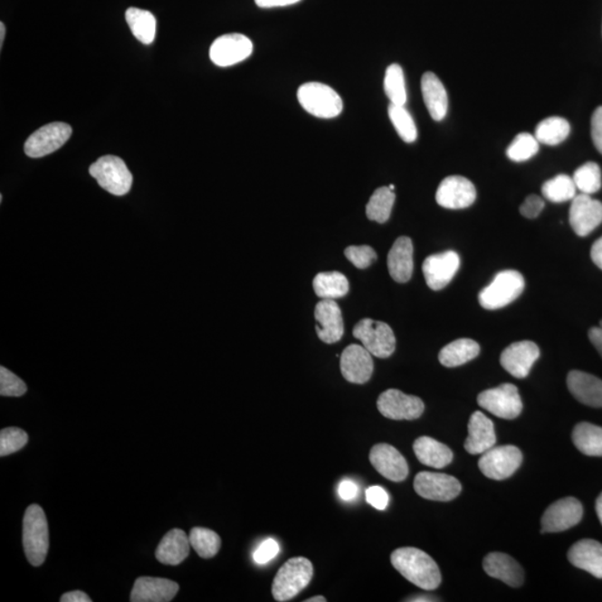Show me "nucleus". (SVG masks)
<instances>
[{
    "mask_svg": "<svg viewBox=\"0 0 602 602\" xmlns=\"http://www.w3.org/2000/svg\"><path fill=\"white\" fill-rule=\"evenodd\" d=\"M392 565L406 580L425 590L441 585L440 568L427 553L417 548H399L391 556Z\"/></svg>",
    "mask_w": 602,
    "mask_h": 602,
    "instance_id": "nucleus-1",
    "label": "nucleus"
},
{
    "mask_svg": "<svg viewBox=\"0 0 602 602\" xmlns=\"http://www.w3.org/2000/svg\"><path fill=\"white\" fill-rule=\"evenodd\" d=\"M23 544L28 562L40 567L45 562L50 549V532L44 510L32 504L27 508L23 521Z\"/></svg>",
    "mask_w": 602,
    "mask_h": 602,
    "instance_id": "nucleus-2",
    "label": "nucleus"
},
{
    "mask_svg": "<svg viewBox=\"0 0 602 602\" xmlns=\"http://www.w3.org/2000/svg\"><path fill=\"white\" fill-rule=\"evenodd\" d=\"M314 576V568L308 559L292 558L277 572L272 582L274 600L285 602L295 598L298 594L311 584Z\"/></svg>",
    "mask_w": 602,
    "mask_h": 602,
    "instance_id": "nucleus-3",
    "label": "nucleus"
},
{
    "mask_svg": "<svg viewBox=\"0 0 602 602\" xmlns=\"http://www.w3.org/2000/svg\"><path fill=\"white\" fill-rule=\"evenodd\" d=\"M297 98L302 109L316 118L334 119L343 112V100L329 85L316 81L302 84L298 89Z\"/></svg>",
    "mask_w": 602,
    "mask_h": 602,
    "instance_id": "nucleus-4",
    "label": "nucleus"
},
{
    "mask_svg": "<svg viewBox=\"0 0 602 602\" xmlns=\"http://www.w3.org/2000/svg\"><path fill=\"white\" fill-rule=\"evenodd\" d=\"M526 282L521 273L515 271L501 272L488 287L482 289L480 305L488 311L501 310L521 295Z\"/></svg>",
    "mask_w": 602,
    "mask_h": 602,
    "instance_id": "nucleus-5",
    "label": "nucleus"
},
{
    "mask_svg": "<svg viewBox=\"0 0 602 602\" xmlns=\"http://www.w3.org/2000/svg\"><path fill=\"white\" fill-rule=\"evenodd\" d=\"M90 175L100 187L113 196H125L131 190L133 177L122 158L114 156L100 158L90 167Z\"/></svg>",
    "mask_w": 602,
    "mask_h": 602,
    "instance_id": "nucleus-6",
    "label": "nucleus"
},
{
    "mask_svg": "<svg viewBox=\"0 0 602 602\" xmlns=\"http://www.w3.org/2000/svg\"><path fill=\"white\" fill-rule=\"evenodd\" d=\"M353 335L375 358H387L397 349L394 331L387 322L365 318L356 324Z\"/></svg>",
    "mask_w": 602,
    "mask_h": 602,
    "instance_id": "nucleus-7",
    "label": "nucleus"
},
{
    "mask_svg": "<svg viewBox=\"0 0 602 602\" xmlns=\"http://www.w3.org/2000/svg\"><path fill=\"white\" fill-rule=\"evenodd\" d=\"M523 455L517 446H493L482 454L479 469L486 478L502 481L512 476L522 464Z\"/></svg>",
    "mask_w": 602,
    "mask_h": 602,
    "instance_id": "nucleus-8",
    "label": "nucleus"
},
{
    "mask_svg": "<svg viewBox=\"0 0 602 602\" xmlns=\"http://www.w3.org/2000/svg\"><path fill=\"white\" fill-rule=\"evenodd\" d=\"M478 404L485 411L503 420H514L523 409L519 389L513 384H502L499 387L486 389L479 395Z\"/></svg>",
    "mask_w": 602,
    "mask_h": 602,
    "instance_id": "nucleus-9",
    "label": "nucleus"
},
{
    "mask_svg": "<svg viewBox=\"0 0 602 602\" xmlns=\"http://www.w3.org/2000/svg\"><path fill=\"white\" fill-rule=\"evenodd\" d=\"M377 408L383 416L394 421H413L422 416L425 406L420 397L387 389L379 395Z\"/></svg>",
    "mask_w": 602,
    "mask_h": 602,
    "instance_id": "nucleus-10",
    "label": "nucleus"
},
{
    "mask_svg": "<svg viewBox=\"0 0 602 602\" xmlns=\"http://www.w3.org/2000/svg\"><path fill=\"white\" fill-rule=\"evenodd\" d=\"M414 489L424 499L449 502L459 497L462 485L454 476L435 473V472H420L414 480Z\"/></svg>",
    "mask_w": 602,
    "mask_h": 602,
    "instance_id": "nucleus-11",
    "label": "nucleus"
},
{
    "mask_svg": "<svg viewBox=\"0 0 602 602\" xmlns=\"http://www.w3.org/2000/svg\"><path fill=\"white\" fill-rule=\"evenodd\" d=\"M72 132L73 131L69 124L62 122L47 124L27 139L25 153L33 158L54 153L69 141Z\"/></svg>",
    "mask_w": 602,
    "mask_h": 602,
    "instance_id": "nucleus-12",
    "label": "nucleus"
},
{
    "mask_svg": "<svg viewBox=\"0 0 602 602\" xmlns=\"http://www.w3.org/2000/svg\"><path fill=\"white\" fill-rule=\"evenodd\" d=\"M253 42L243 33H226L216 38L210 47V59L220 67H229L247 60L253 54Z\"/></svg>",
    "mask_w": 602,
    "mask_h": 602,
    "instance_id": "nucleus-13",
    "label": "nucleus"
},
{
    "mask_svg": "<svg viewBox=\"0 0 602 602\" xmlns=\"http://www.w3.org/2000/svg\"><path fill=\"white\" fill-rule=\"evenodd\" d=\"M438 205L445 209L469 208L476 200V189L469 179L461 176L445 177L438 186L436 196Z\"/></svg>",
    "mask_w": 602,
    "mask_h": 602,
    "instance_id": "nucleus-14",
    "label": "nucleus"
},
{
    "mask_svg": "<svg viewBox=\"0 0 602 602\" xmlns=\"http://www.w3.org/2000/svg\"><path fill=\"white\" fill-rule=\"evenodd\" d=\"M584 515V509L579 500L565 498L558 500L544 512L541 524L542 533H556L566 531L577 526Z\"/></svg>",
    "mask_w": 602,
    "mask_h": 602,
    "instance_id": "nucleus-15",
    "label": "nucleus"
},
{
    "mask_svg": "<svg viewBox=\"0 0 602 602\" xmlns=\"http://www.w3.org/2000/svg\"><path fill=\"white\" fill-rule=\"evenodd\" d=\"M460 264V256L453 250L427 257L422 267L427 286L432 291H442L455 277Z\"/></svg>",
    "mask_w": 602,
    "mask_h": 602,
    "instance_id": "nucleus-16",
    "label": "nucleus"
},
{
    "mask_svg": "<svg viewBox=\"0 0 602 602\" xmlns=\"http://www.w3.org/2000/svg\"><path fill=\"white\" fill-rule=\"evenodd\" d=\"M569 220L576 234L587 237L602 223L601 202L592 199L589 195L576 196L570 206Z\"/></svg>",
    "mask_w": 602,
    "mask_h": 602,
    "instance_id": "nucleus-17",
    "label": "nucleus"
},
{
    "mask_svg": "<svg viewBox=\"0 0 602 602\" xmlns=\"http://www.w3.org/2000/svg\"><path fill=\"white\" fill-rule=\"evenodd\" d=\"M540 349L530 340L518 341L507 347L501 354V365L513 377L526 378L537 359Z\"/></svg>",
    "mask_w": 602,
    "mask_h": 602,
    "instance_id": "nucleus-18",
    "label": "nucleus"
},
{
    "mask_svg": "<svg viewBox=\"0 0 602 602\" xmlns=\"http://www.w3.org/2000/svg\"><path fill=\"white\" fill-rule=\"evenodd\" d=\"M372 354L364 346L351 344L340 356V370L347 382L368 383L374 372Z\"/></svg>",
    "mask_w": 602,
    "mask_h": 602,
    "instance_id": "nucleus-19",
    "label": "nucleus"
},
{
    "mask_svg": "<svg viewBox=\"0 0 602 602\" xmlns=\"http://www.w3.org/2000/svg\"><path fill=\"white\" fill-rule=\"evenodd\" d=\"M370 463L380 475L393 482H402L408 476V464L406 457L394 446L377 444L369 453Z\"/></svg>",
    "mask_w": 602,
    "mask_h": 602,
    "instance_id": "nucleus-20",
    "label": "nucleus"
},
{
    "mask_svg": "<svg viewBox=\"0 0 602 602\" xmlns=\"http://www.w3.org/2000/svg\"><path fill=\"white\" fill-rule=\"evenodd\" d=\"M316 332L321 341L335 344L344 335V320L341 311L335 301L321 300L315 308Z\"/></svg>",
    "mask_w": 602,
    "mask_h": 602,
    "instance_id": "nucleus-21",
    "label": "nucleus"
},
{
    "mask_svg": "<svg viewBox=\"0 0 602 602\" xmlns=\"http://www.w3.org/2000/svg\"><path fill=\"white\" fill-rule=\"evenodd\" d=\"M179 591L177 582L163 578L141 577L134 584L132 602H168L175 599Z\"/></svg>",
    "mask_w": 602,
    "mask_h": 602,
    "instance_id": "nucleus-22",
    "label": "nucleus"
},
{
    "mask_svg": "<svg viewBox=\"0 0 602 602\" xmlns=\"http://www.w3.org/2000/svg\"><path fill=\"white\" fill-rule=\"evenodd\" d=\"M497 443L494 424L482 412L472 414L469 422V436L465 441V450L472 455L483 454L492 449Z\"/></svg>",
    "mask_w": 602,
    "mask_h": 602,
    "instance_id": "nucleus-23",
    "label": "nucleus"
},
{
    "mask_svg": "<svg viewBox=\"0 0 602 602\" xmlns=\"http://www.w3.org/2000/svg\"><path fill=\"white\" fill-rule=\"evenodd\" d=\"M573 397L587 406L602 407V380L594 375L572 370L567 377Z\"/></svg>",
    "mask_w": 602,
    "mask_h": 602,
    "instance_id": "nucleus-24",
    "label": "nucleus"
},
{
    "mask_svg": "<svg viewBox=\"0 0 602 602\" xmlns=\"http://www.w3.org/2000/svg\"><path fill=\"white\" fill-rule=\"evenodd\" d=\"M483 569L490 577L503 581L510 587L518 588L522 586L524 581L522 567L505 553H489L484 558Z\"/></svg>",
    "mask_w": 602,
    "mask_h": 602,
    "instance_id": "nucleus-25",
    "label": "nucleus"
},
{
    "mask_svg": "<svg viewBox=\"0 0 602 602\" xmlns=\"http://www.w3.org/2000/svg\"><path fill=\"white\" fill-rule=\"evenodd\" d=\"M413 243L411 238L399 237L389 250L387 267L395 282L406 283L412 278L414 271Z\"/></svg>",
    "mask_w": 602,
    "mask_h": 602,
    "instance_id": "nucleus-26",
    "label": "nucleus"
},
{
    "mask_svg": "<svg viewBox=\"0 0 602 602\" xmlns=\"http://www.w3.org/2000/svg\"><path fill=\"white\" fill-rule=\"evenodd\" d=\"M568 559L573 566L591 573L602 579V544L598 541L585 539L573 544Z\"/></svg>",
    "mask_w": 602,
    "mask_h": 602,
    "instance_id": "nucleus-27",
    "label": "nucleus"
},
{
    "mask_svg": "<svg viewBox=\"0 0 602 602\" xmlns=\"http://www.w3.org/2000/svg\"><path fill=\"white\" fill-rule=\"evenodd\" d=\"M190 547L189 536L183 530L173 529L158 544L156 557L163 565H180L189 556Z\"/></svg>",
    "mask_w": 602,
    "mask_h": 602,
    "instance_id": "nucleus-28",
    "label": "nucleus"
},
{
    "mask_svg": "<svg viewBox=\"0 0 602 602\" xmlns=\"http://www.w3.org/2000/svg\"><path fill=\"white\" fill-rule=\"evenodd\" d=\"M421 88L428 113L433 119L440 122L446 117L449 109V99L444 85L435 73L427 72L422 77Z\"/></svg>",
    "mask_w": 602,
    "mask_h": 602,
    "instance_id": "nucleus-29",
    "label": "nucleus"
},
{
    "mask_svg": "<svg viewBox=\"0 0 602 602\" xmlns=\"http://www.w3.org/2000/svg\"><path fill=\"white\" fill-rule=\"evenodd\" d=\"M413 450L422 464L435 469H443L453 461V452L450 447L432 437H418L414 442Z\"/></svg>",
    "mask_w": 602,
    "mask_h": 602,
    "instance_id": "nucleus-30",
    "label": "nucleus"
},
{
    "mask_svg": "<svg viewBox=\"0 0 602 602\" xmlns=\"http://www.w3.org/2000/svg\"><path fill=\"white\" fill-rule=\"evenodd\" d=\"M480 350V345L475 340L460 339L443 347L440 354H438V360L445 368H459V366L478 358Z\"/></svg>",
    "mask_w": 602,
    "mask_h": 602,
    "instance_id": "nucleus-31",
    "label": "nucleus"
},
{
    "mask_svg": "<svg viewBox=\"0 0 602 602\" xmlns=\"http://www.w3.org/2000/svg\"><path fill=\"white\" fill-rule=\"evenodd\" d=\"M317 297L321 300L335 301L347 295L349 283L345 274L339 272L318 273L312 282Z\"/></svg>",
    "mask_w": 602,
    "mask_h": 602,
    "instance_id": "nucleus-32",
    "label": "nucleus"
},
{
    "mask_svg": "<svg viewBox=\"0 0 602 602\" xmlns=\"http://www.w3.org/2000/svg\"><path fill=\"white\" fill-rule=\"evenodd\" d=\"M125 18L138 41L142 44H152L157 33V19L152 13L139 8H129Z\"/></svg>",
    "mask_w": 602,
    "mask_h": 602,
    "instance_id": "nucleus-33",
    "label": "nucleus"
},
{
    "mask_svg": "<svg viewBox=\"0 0 602 602\" xmlns=\"http://www.w3.org/2000/svg\"><path fill=\"white\" fill-rule=\"evenodd\" d=\"M573 444L588 456H602V427L580 423L572 432Z\"/></svg>",
    "mask_w": 602,
    "mask_h": 602,
    "instance_id": "nucleus-34",
    "label": "nucleus"
},
{
    "mask_svg": "<svg viewBox=\"0 0 602 602\" xmlns=\"http://www.w3.org/2000/svg\"><path fill=\"white\" fill-rule=\"evenodd\" d=\"M570 131V124L566 119L552 117L538 124L534 137L539 143L555 147L565 141L569 137Z\"/></svg>",
    "mask_w": 602,
    "mask_h": 602,
    "instance_id": "nucleus-35",
    "label": "nucleus"
},
{
    "mask_svg": "<svg viewBox=\"0 0 602 602\" xmlns=\"http://www.w3.org/2000/svg\"><path fill=\"white\" fill-rule=\"evenodd\" d=\"M394 191L388 186L379 187L370 196L368 205H366V215L372 221L378 224H385L391 216L395 202Z\"/></svg>",
    "mask_w": 602,
    "mask_h": 602,
    "instance_id": "nucleus-36",
    "label": "nucleus"
},
{
    "mask_svg": "<svg viewBox=\"0 0 602 602\" xmlns=\"http://www.w3.org/2000/svg\"><path fill=\"white\" fill-rule=\"evenodd\" d=\"M384 91L392 104L406 106L407 100L406 77L402 67L398 64L387 67L384 79Z\"/></svg>",
    "mask_w": 602,
    "mask_h": 602,
    "instance_id": "nucleus-37",
    "label": "nucleus"
},
{
    "mask_svg": "<svg viewBox=\"0 0 602 602\" xmlns=\"http://www.w3.org/2000/svg\"><path fill=\"white\" fill-rule=\"evenodd\" d=\"M542 195L547 200L562 204L572 201L577 196V186L572 177L567 175H559L551 180L543 183Z\"/></svg>",
    "mask_w": 602,
    "mask_h": 602,
    "instance_id": "nucleus-38",
    "label": "nucleus"
},
{
    "mask_svg": "<svg viewBox=\"0 0 602 602\" xmlns=\"http://www.w3.org/2000/svg\"><path fill=\"white\" fill-rule=\"evenodd\" d=\"M191 547L204 559L214 558L219 552L221 539L218 533L205 528H194L189 534Z\"/></svg>",
    "mask_w": 602,
    "mask_h": 602,
    "instance_id": "nucleus-39",
    "label": "nucleus"
},
{
    "mask_svg": "<svg viewBox=\"0 0 602 602\" xmlns=\"http://www.w3.org/2000/svg\"><path fill=\"white\" fill-rule=\"evenodd\" d=\"M388 117L404 142L413 143L417 139V128L411 113L403 105L389 104Z\"/></svg>",
    "mask_w": 602,
    "mask_h": 602,
    "instance_id": "nucleus-40",
    "label": "nucleus"
},
{
    "mask_svg": "<svg viewBox=\"0 0 602 602\" xmlns=\"http://www.w3.org/2000/svg\"><path fill=\"white\" fill-rule=\"evenodd\" d=\"M572 179L581 194L594 195L601 189L600 167L595 162L585 163L573 173Z\"/></svg>",
    "mask_w": 602,
    "mask_h": 602,
    "instance_id": "nucleus-41",
    "label": "nucleus"
},
{
    "mask_svg": "<svg viewBox=\"0 0 602 602\" xmlns=\"http://www.w3.org/2000/svg\"><path fill=\"white\" fill-rule=\"evenodd\" d=\"M539 151V142L536 137L530 133H520L510 144L507 156L513 162H524L536 156Z\"/></svg>",
    "mask_w": 602,
    "mask_h": 602,
    "instance_id": "nucleus-42",
    "label": "nucleus"
},
{
    "mask_svg": "<svg viewBox=\"0 0 602 602\" xmlns=\"http://www.w3.org/2000/svg\"><path fill=\"white\" fill-rule=\"evenodd\" d=\"M28 443L25 431L18 427L4 428L0 432V456H7L21 451Z\"/></svg>",
    "mask_w": 602,
    "mask_h": 602,
    "instance_id": "nucleus-43",
    "label": "nucleus"
},
{
    "mask_svg": "<svg viewBox=\"0 0 602 602\" xmlns=\"http://www.w3.org/2000/svg\"><path fill=\"white\" fill-rule=\"evenodd\" d=\"M27 392L26 384L11 370L0 368V395L2 397H23Z\"/></svg>",
    "mask_w": 602,
    "mask_h": 602,
    "instance_id": "nucleus-44",
    "label": "nucleus"
},
{
    "mask_svg": "<svg viewBox=\"0 0 602 602\" xmlns=\"http://www.w3.org/2000/svg\"><path fill=\"white\" fill-rule=\"evenodd\" d=\"M345 256L358 269L372 266L377 259V253L369 245H349L345 249Z\"/></svg>",
    "mask_w": 602,
    "mask_h": 602,
    "instance_id": "nucleus-45",
    "label": "nucleus"
},
{
    "mask_svg": "<svg viewBox=\"0 0 602 602\" xmlns=\"http://www.w3.org/2000/svg\"><path fill=\"white\" fill-rule=\"evenodd\" d=\"M279 550H281V548H279L277 541L272 538H269L260 544L256 551L253 552V560L258 565H266L277 557Z\"/></svg>",
    "mask_w": 602,
    "mask_h": 602,
    "instance_id": "nucleus-46",
    "label": "nucleus"
},
{
    "mask_svg": "<svg viewBox=\"0 0 602 602\" xmlns=\"http://www.w3.org/2000/svg\"><path fill=\"white\" fill-rule=\"evenodd\" d=\"M366 500L375 509L385 510L389 503V495L383 488L375 485L366 491Z\"/></svg>",
    "mask_w": 602,
    "mask_h": 602,
    "instance_id": "nucleus-47",
    "label": "nucleus"
},
{
    "mask_svg": "<svg viewBox=\"0 0 602 602\" xmlns=\"http://www.w3.org/2000/svg\"><path fill=\"white\" fill-rule=\"evenodd\" d=\"M544 208V201L542 197L537 195H531L524 200L521 206H520V212L523 216H526L528 219L537 218L539 215L541 214V211Z\"/></svg>",
    "mask_w": 602,
    "mask_h": 602,
    "instance_id": "nucleus-48",
    "label": "nucleus"
},
{
    "mask_svg": "<svg viewBox=\"0 0 602 602\" xmlns=\"http://www.w3.org/2000/svg\"><path fill=\"white\" fill-rule=\"evenodd\" d=\"M591 137L597 150L602 154V106L597 109L592 115Z\"/></svg>",
    "mask_w": 602,
    "mask_h": 602,
    "instance_id": "nucleus-49",
    "label": "nucleus"
},
{
    "mask_svg": "<svg viewBox=\"0 0 602 602\" xmlns=\"http://www.w3.org/2000/svg\"><path fill=\"white\" fill-rule=\"evenodd\" d=\"M358 488L354 482L346 480L341 482L339 486V494L341 500L351 501L358 495Z\"/></svg>",
    "mask_w": 602,
    "mask_h": 602,
    "instance_id": "nucleus-50",
    "label": "nucleus"
},
{
    "mask_svg": "<svg viewBox=\"0 0 602 602\" xmlns=\"http://www.w3.org/2000/svg\"><path fill=\"white\" fill-rule=\"evenodd\" d=\"M260 8L285 7L293 5L301 0H254Z\"/></svg>",
    "mask_w": 602,
    "mask_h": 602,
    "instance_id": "nucleus-51",
    "label": "nucleus"
},
{
    "mask_svg": "<svg viewBox=\"0 0 602 602\" xmlns=\"http://www.w3.org/2000/svg\"><path fill=\"white\" fill-rule=\"evenodd\" d=\"M588 335H589V339L592 345H594L595 349L598 350V353L602 358V320L598 327H592Z\"/></svg>",
    "mask_w": 602,
    "mask_h": 602,
    "instance_id": "nucleus-52",
    "label": "nucleus"
},
{
    "mask_svg": "<svg viewBox=\"0 0 602 602\" xmlns=\"http://www.w3.org/2000/svg\"><path fill=\"white\" fill-rule=\"evenodd\" d=\"M61 602H91V599L85 592L75 590L62 595Z\"/></svg>",
    "mask_w": 602,
    "mask_h": 602,
    "instance_id": "nucleus-53",
    "label": "nucleus"
},
{
    "mask_svg": "<svg viewBox=\"0 0 602 602\" xmlns=\"http://www.w3.org/2000/svg\"><path fill=\"white\" fill-rule=\"evenodd\" d=\"M591 259L597 267L602 271V237L596 241L591 248Z\"/></svg>",
    "mask_w": 602,
    "mask_h": 602,
    "instance_id": "nucleus-54",
    "label": "nucleus"
},
{
    "mask_svg": "<svg viewBox=\"0 0 602 602\" xmlns=\"http://www.w3.org/2000/svg\"><path fill=\"white\" fill-rule=\"evenodd\" d=\"M596 511H597V514H598V518H599L600 522L602 524V493L599 495V498L597 499Z\"/></svg>",
    "mask_w": 602,
    "mask_h": 602,
    "instance_id": "nucleus-55",
    "label": "nucleus"
},
{
    "mask_svg": "<svg viewBox=\"0 0 602 602\" xmlns=\"http://www.w3.org/2000/svg\"><path fill=\"white\" fill-rule=\"evenodd\" d=\"M5 35H6V27L4 23H0V46L3 47Z\"/></svg>",
    "mask_w": 602,
    "mask_h": 602,
    "instance_id": "nucleus-56",
    "label": "nucleus"
},
{
    "mask_svg": "<svg viewBox=\"0 0 602 602\" xmlns=\"http://www.w3.org/2000/svg\"><path fill=\"white\" fill-rule=\"evenodd\" d=\"M408 601H414V602L425 601V602H430V601H435V599H431V597L420 596V597H416V599H409Z\"/></svg>",
    "mask_w": 602,
    "mask_h": 602,
    "instance_id": "nucleus-57",
    "label": "nucleus"
},
{
    "mask_svg": "<svg viewBox=\"0 0 602 602\" xmlns=\"http://www.w3.org/2000/svg\"><path fill=\"white\" fill-rule=\"evenodd\" d=\"M327 599L322 596L312 597V598L305 600V602H326Z\"/></svg>",
    "mask_w": 602,
    "mask_h": 602,
    "instance_id": "nucleus-58",
    "label": "nucleus"
},
{
    "mask_svg": "<svg viewBox=\"0 0 602 602\" xmlns=\"http://www.w3.org/2000/svg\"><path fill=\"white\" fill-rule=\"evenodd\" d=\"M388 187H389V189H391L392 191L395 190V186H394L393 185L389 186Z\"/></svg>",
    "mask_w": 602,
    "mask_h": 602,
    "instance_id": "nucleus-59",
    "label": "nucleus"
}]
</instances>
